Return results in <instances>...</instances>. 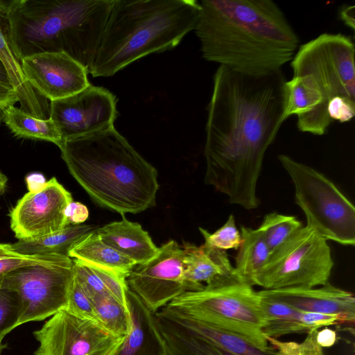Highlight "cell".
Returning <instances> with one entry per match:
<instances>
[{
  "label": "cell",
  "mask_w": 355,
  "mask_h": 355,
  "mask_svg": "<svg viewBox=\"0 0 355 355\" xmlns=\"http://www.w3.org/2000/svg\"><path fill=\"white\" fill-rule=\"evenodd\" d=\"M27 82L50 101L70 96L87 87L88 69L64 53H42L21 60Z\"/></svg>",
  "instance_id": "cell-15"
},
{
  "label": "cell",
  "mask_w": 355,
  "mask_h": 355,
  "mask_svg": "<svg viewBox=\"0 0 355 355\" xmlns=\"http://www.w3.org/2000/svg\"><path fill=\"white\" fill-rule=\"evenodd\" d=\"M7 347V345H4L2 343V341H0V355H1V353L3 350Z\"/></svg>",
  "instance_id": "cell-44"
},
{
  "label": "cell",
  "mask_w": 355,
  "mask_h": 355,
  "mask_svg": "<svg viewBox=\"0 0 355 355\" xmlns=\"http://www.w3.org/2000/svg\"><path fill=\"white\" fill-rule=\"evenodd\" d=\"M96 230L76 243L69 250V257L112 270L127 278L137 264L105 243Z\"/></svg>",
  "instance_id": "cell-24"
},
{
  "label": "cell",
  "mask_w": 355,
  "mask_h": 355,
  "mask_svg": "<svg viewBox=\"0 0 355 355\" xmlns=\"http://www.w3.org/2000/svg\"><path fill=\"white\" fill-rule=\"evenodd\" d=\"M195 28L202 58L249 76L282 71L300 38L271 0H202Z\"/></svg>",
  "instance_id": "cell-2"
},
{
  "label": "cell",
  "mask_w": 355,
  "mask_h": 355,
  "mask_svg": "<svg viewBox=\"0 0 355 355\" xmlns=\"http://www.w3.org/2000/svg\"><path fill=\"white\" fill-rule=\"evenodd\" d=\"M7 177L0 171V195L5 192L7 186Z\"/></svg>",
  "instance_id": "cell-42"
},
{
  "label": "cell",
  "mask_w": 355,
  "mask_h": 355,
  "mask_svg": "<svg viewBox=\"0 0 355 355\" xmlns=\"http://www.w3.org/2000/svg\"><path fill=\"white\" fill-rule=\"evenodd\" d=\"M355 47L352 39L322 33L300 45L291 61L293 76H300L321 96L320 106L297 120L302 132L323 135L334 121H350L355 114Z\"/></svg>",
  "instance_id": "cell-6"
},
{
  "label": "cell",
  "mask_w": 355,
  "mask_h": 355,
  "mask_svg": "<svg viewBox=\"0 0 355 355\" xmlns=\"http://www.w3.org/2000/svg\"><path fill=\"white\" fill-rule=\"evenodd\" d=\"M71 194L55 178L37 191H28L10 212V227L19 240H30L57 233L67 226L65 215Z\"/></svg>",
  "instance_id": "cell-14"
},
{
  "label": "cell",
  "mask_w": 355,
  "mask_h": 355,
  "mask_svg": "<svg viewBox=\"0 0 355 355\" xmlns=\"http://www.w3.org/2000/svg\"><path fill=\"white\" fill-rule=\"evenodd\" d=\"M196 0H114L96 57L93 77H110L133 62L171 50L195 30Z\"/></svg>",
  "instance_id": "cell-5"
},
{
  "label": "cell",
  "mask_w": 355,
  "mask_h": 355,
  "mask_svg": "<svg viewBox=\"0 0 355 355\" xmlns=\"http://www.w3.org/2000/svg\"><path fill=\"white\" fill-rule=\"evenodd\" d=\"M85 264L89 266L99 277L107 292L119 302L127 306L126 292L128 286L126 282V277L105 268Z\"/></svg>",
  "instance_id": "cell-35"
},
{
  "label": "cell",
  "mask_w": 355,
  "mask_h": 355,
  "mask_svg": "<svg viewBox=\"0 0 355 355\" xmlns=\"http://www.w3.org/2000/svg\"><path fill=\"white\" fill-rule=\"evenodd\" d=\"M17 102L19 98L14 88L0 83V107L6 108Z\"/></svg>",
  "instance_id": "cell-37"
},
{
  "label": "cell",
  "mask_w": 355,
  "mask_h": 355,
  "mask_svg": "<svg viewBox=\"0 0 355 355\" xmlns=\"http://www.w3.org/2000/svg\"><path fill=\"white\" fill-rule=\"evenodd\" d=\"M184 254V249L171 240L159 248L150 261L135 265L126 278L129 289L153 313L187 291Z\"/></svg>",
  "instance_id": "cell-12"
},
{
  "label": "cell",
  "mask_w": 355,
  "mask_h": 355,
  "mask_svg": "<svg viewBox=\"0 0 355 355\" xmlns=\"http://www.w3.org/2000/svg\"><path fill=\"white\" fill-rule=\"evenodd\" d=\"M302 227L293 216L271 212L265 215L259 228L271 254Z\"/></svg>",
  "instance_id": "cell-29"
},
{
  "label": "cell",
  "mask_w": 355,
  "mask_h": 355,
  "mask_svg": "<svg viewBox=\"0 0 355 355\" xmlns=\"http://www.w3.org/2000/svg\"><path fill=\"white\" fill-rule=\"evenodd\" d=\"M114 0H9L7 17L14 52L64 53L89 69Z\"/></svg>",
  "instance_id": "cell-4"
},
{
  "label": "cell",
  "mask_w": 355,
  "mask_h": 355,
  "mask_svg": "<svg viewBox=\"0 0 355 355\" xmlns=\"http://www.w3.org/2000/svg\"><path fill=\"white\" fill-rule=\"evenodd\" d=\"M65 311L79 318L96 321L92 300L75 279L74 275Z\"/></svg>",
  "instance_id": "cell-34"
},
{
  "label": "cell",
  "mask_w": 355,
  "mask_h": 355,
  "mask_svg": "<svg viewBox=\"0 0 355 355\" xmlns=\"http://www.w3.org/2000/svg\"><path fill=\"white\" fill-rule=\"evenodd\" d=\"M1 277H0V287H1Z\"/></svg>",
  "instance_id": "cell-45"
},
{
  "label": "cell",
  "mask_w": 355,
  "mask_h": 355,
  "mask_svg": "<svg viewBox=\"0 0 355 355\" xmlns=\"http://www.w3.org/2000/svg\"><path fill=\"white\" fill-rule=\"evenodd\" d=\"M116 102L110 91L89 84L75 94L50 101L49 118L65 141L114 126Z\"/></svg>",
  "instance_id": "cell-13"
},
{
  "label": "cell",
  "mask_w": 355,
  "mask_h": 355,
  "mask_svg": "<svg viewBox=\"0 0 355 355\" xmlns=\"http://www.w3.org/2000/svg\"><path fill=\"white\" fill-rule=\"evenodd\" d=\"M315 340L321 347H331L336 342V332L328 327H325L321 330H318L315 335Z\"/></svg>",
  "instance_id": "cell-38"
},
{
  "label": "cell",
  "mask_w": 355,
  "mask_h": 355,
  "mask_svg": "<svg viewBox=\"0 0 355 355\" xmlns=\"http://www.w3.org/2000/svg\"><path fill=\"white\" fill-rule=\"evenodd\" d=\"M8 1L0 0V60L3 63L10 81L15 90L21 110L41 119L49 115L50 105L27 82L21 69V62L12 49L7 17Z\"/></svg>",
  "instance_id": "cell-20"
},
{
  "label": "cell",
  "mask_w": 355,
  "mask_h": 355,
  "mask_svg": "<svg viewBox=\"0 0 355 355\" xmlns=\"http://www.w3.org/2000/svg\"><path fill=\"white\" fill-rule=\"evenodd\" d=\"M339 16L343 23L354 31V6H343L339 12Z\"/></svg>",
  "instance_id": "cell-39"
},
{
  "label": "cell",
  "mask_w": 355,
  "mask_h": 355,
  "mask_svg": "<svg viewBox=\"0 0 355 355\" xmlns=\"http://www.w3.org/2000/svg\"><path fill=\"white\" fill-rule=\"evenodd\" d=\"M278 160L291 178L296 204L306 225L327 241L355 244V208L336 185L315 168L280 154Z\"/></svg>",
  "instance_id": "cell-7"
},
{
  "label": "cell",
  "mask_w": 355,
  "mask_h": 355,
  "mask_svg": "<svg viewBox=\"0 0 355 355\" xmlns=\"http://www.w3.org/2000/svg\"><path fill=\"white\" fill-rule=\"evenodd\" d=\"M60 149L71 175L101 207L123 215L155 206L156 168L114 126L67 139Z\"/></svg>",
  "instance_id": "cell-3"
},
{
  "label": "cell",
  "mask_w": 355,
  "mask_h": 355,
  "mask_svg": "<svg viewBox=\"0 0 355 355\" xmlns=\"http://www.w3.org/2000/svg\"><path fill=\"white\" fill-rule=\"evenodd\" d=\"M0 83H3L7 86L12 87V84L10 81L7 71L1 60H0Z\"/></svg>",
  "instance_id": "cell-41"
},
{
  "label": "cell",
  "mask_w": 355,
  "mask_h": 355,
  "mask_svg": "<svg viewBox=\"0 0 355 355\" xmlns=\"http://www.w3.org/2000/svg\"><path fill=\"white\" fill-rule=\"evenodd\" d=\"M33 336L40 343L34 355H115L124 338L65 310L52 315Z\"/></svg>",
  "instance_id": "cell-11"
},
{
  "label": "cell",
  "mask_w": 355,
  "mask_h": 355,
  "mask_svg": "<svg viewBox=\"0 0 355 355\" xmlns=\"http://www.w3.org/2000/svg\"><path fill=\"white\" fill-rule=\"evenodd\" d=\"M69 257L59 254L25 255L11 248V244L0 243V277L17 268L61 262Z\"/></svg>",
  "instance_id": "cell-30"
},
{
  "label": "cell",
  "mask_w": 355,
  "mask_h": 355,
  "mask_svg": "<svg viewBox=\"0 0 355 355\" xmlns=\"http://www.w3.org/2000/svg\"><path fill=\"white\" fill-rule=\"evenodd\" d=\"M18 137L52 142L59 148L64 141L53 121L34 117L15 105L5 109L3 121Z\"/></svg>",
  "instance_id": "cell-27"
},
{
  "label": "cell",
  "mask_w": 355,
  "mask_h": 355,
  "mask_svg": "<svg viewBox=\"0 0 355 355\" xmlns=\"http://www.w3.org/2000/svg\"><path fill=\"white\" fill-rule=\"evenodd\" d=\"M259 296L264 317L262 332L267 337L277 338L292 334L307 333L341 322L335 315L302 311L282 302Z\"/></svg>",
  "instance_id": "cell-19"
},
{
  "label": "cell",
  "mask_w": 355,
  "mask_h": 355,
  "mask_svg": "<svg viewBox=\"0 0 355 355\" xmlns=\"http://www.w3.org/2000/svg\"><path fill=\"white\" fill-rule=\"evenodd\" d=\"M199 230L204 238V245L210 248L224 251L238 250L241 243V232L236 226L233 214H230L223 226L214 233L202 227H199Z\"/></svg>",
  "instance_id": "cell-31"
},
{
  "label": "cell",
  "mask_w": 355,
  "mask_h": 355,
  "mask_svg": "<svg viewBox=\"0 0 355 355\" xmlns=\"http://www.w3.org/2000/svg\"><path fill=\"white\" fill-rule=\"evenodd\" d=\"M96 232L105 243L137 265L150 261L159 250L140 224L125 218L98 227Z\"/></svg>",
  "instance_id": "cell-21"
},
{
  "label": "cell",
  "mask_w": 355,
  "mask_h": 355,
  "mask_svg": "<svg viewBox=\"0 0 355 355\" xmlns=\"http://www.w3.org/2000/svg\"><path fill=\"white\" fill-rule=\"evenodd\" d=\"M155 317L168 355H236L185 327L165 307L155 312Z\"/></svg>",
  "instance_id": "cell-22"
},
{
  "label": "cell",
  "mask_w": 355,
  "mask_h": 355,
  "mask_svg": "<svg viewBox=\"0 0 355 355\" xmlns=\"http://www.w3.org/2000/svg\"><path fill=\"white\" fill-rule=\"evenodd\" d=\"M164 307L185 327L236 355H282L270 345L268 349H261L239 334L196 319L168 306Z\"/></svg>",
  "instance_id": "cell-23"
},
{
  "label": "cell",
  "mask_w": 355,
  "mask_h": 355,
  "mask_svg": "<svg viewBox=\"0 0 355 355\" xmlns=\"http://www.w3.org/2000/svg\"><path fill=\"white\" fill-rule=\"evenodd\" d=\"M334 265L327 241L312 227L302 226L270 254L254 286L264 290L323 286Z\"/></svg>",
  "instance_id": "cell-9"
},
{
  "label": "cell",
  "mask_w": 355,
  "mask_h": 355,
  "mask_svg": "<svg viewBox=\"0 0 355 355\" xmlns=\"http://www.w3.org/2000/svg\"><path fill=\"white\" fill-rule=\"evenodd\" d=\"M98 228L88 224L68 225L59 232L41 238L19 240L11 244L15 252L25 255L59 254L69 257L71 248Z\"/></svg>",
  "instance_id": "cell-25"
},
{
  "label": "cell",
  "mask_w": 355,
  "mask_h": 355,
  "mask_svg": "<svg viewBox=\"0 0 355 355\" xmlns=\"http://www.w3.org/2000/svg\"><path fill=\"white\" fill-rule=\"evenodd\" d=\"M166 306L239 334L261 349L270 347L262 332L264 317L260 296L247 284L186 291Z\"/></svg>",
  "instance_id": "cell-8"
},
{
  "label": "cell",
  "mask_w": 355,
  "mask_h": 355,
  "mask_svg": "<svg viewBox=\"0 0 355 355\" xmlns=\"http://www.w3.org/2000/svg\"><path fill=\"white\" fill-rule=\"evenodd\" d=\"M73 263L74 278L92 300L108 293L99 277L89 266L75 259Z\"/></svg>",
  "instance_id": "cell-33"
},
{
  "label": "cell",
  "mask_w": 355,
  "mask_h": 355,
  "mask_svg": "<svg viewBox=\"0 0 355 355\" xmlns=\"http://www.w3.org/2000/svg\"><path fill=\"white\" fill-rule=\"evenodd\" d=\"M26 182L29 191H37L46 184L45 178L42 174L33 173L28 175Z\"/></svg>",
  "instance_id": "cell-40"
},
{
  "label": "cell",
  "mask_w": 355,
  "mask_h": 355,
  "mask_svg": "<svg viewBox=\"0 0 355 355\" xmlns=\"http://www.w3.org/2000/svg\"><path fill=\"white\" fill-rule=\"evenodd\" d=\"M126 300L130 329L115 355H168L155 313L129 288Z\"/></svg>",
  "instance_id": "cell-18"
},
{
  "label": "cell",
  "mask_w": 355,
  "mask_h": 355,
  "mask_svg": "<svg viewBox=\"0 0 355 355\" xmlns=\"http://www.w3.org/2000/svg\"><path fill=\"white\" fill-rule=\"evenodd\" d=\"M183 249L187 291L243 282L236 275L225 251L204 244L196 246L190 243L184 244Z\"/></svg>",
  "instance_id": "cell-17"
},
{
  "label": "cell",
  "mask_w": 355,
  "mask_h": 355,
  "mask_svg": "<svg viewBox=\"0 0 355 355\" xmlns=\"http://www.w3.org/2000/svg\"><path fill=\"white\" fill-rule=\"evenodd\" d=\"M65 215L69 225L82 224L88 218L89 211L81 202L72 201L67 206Z\"/></svg>",
  "instance_id": "cell-36"
},
{
  "label": "cell",
  "mask_w": 355,
  "mask_h": 355,
  "mask_svg": "<svg viewBox=\"0 0 355 355\" xmlns=\"http://www.w3.org/2000/svg\"><path fill=\"white\" fill-rule=\"evenodd\" d=\"M71 258L52 264L14 270L1 277V287L15 291L21 303L20 324L40 321L65 310L73 280Z\"/></svg>",
  "instance_id": "cell-10"
},
{
  "label": "cell",
  "mask_w": 355,
  "mask_h": 355,
  "mask_svg": "<svg viewBox=\"0 0 355 355\" xmlns=\"http://www.w3.org/2000/svg\"><path fill=\"white\" fill-rule=\"evenodd\" d=\"M282 71L249 76L218 66L207 107L204 181L230 203L257 209L266 153L284 122Z\"/></svg>",
  "instance_id": "cell-1"
},
{
  "label": "cell",
  "mask_w": 355,
  "mask_h": 355,
  "mask_svg": "<svg viewBox=\"0 0 355 355\" xmlns=\"http://www.w3.org/2000/svg\"><path fill=\"white\" fill-rule=\"evenodd\" d=\"M263 297L282 302L296 309L337 316L341 322L355 321V297L352 293L331 285L319 288H286L258 291Z\"/></svg>",
  "instance_id": "cell-16"
},
{
  "label": "cell",
  "mask_w": 355,
  "mask_h": 355,
  "mask_svg": "<svg viewBox=\"0 0 355 355\" xmlns=\"http://www.w3.org/2000/svg\"><path fill=\"white\" fill-rule=\"evenodd\" d=\"M21 306L17 293L0 287V341L20 324Z\"/></svg>",
  "instance_id": "cell-32"
},
{
  "label": "cell",
  "mask_w": 355,
  "mask_h": 355,
  "mask_svg": "<svg viewBox=\"0 0 355 355\" xmlns=\"http://www.w3.org/2000/svg\"><path fill=\"white\" fill-rule=\"evenodd\" d=\"M5 109L6 108L0 107V125L1 124V122L3 121Z\"/></svg>",
  "instance_id": "cell-43"
},
{
  "label": "cell",
  "mask_w": 355,
  "mask_h": 355,
  "mask_svg": "<svg viewBox=\"0 0 355 355\" xmlns=\"http://www.w3.org/2000/svg\"><path fill=\"white\" fill-rule=\"evenodd\" d=\"M96 322L110 333L126 336L130 329L128 309L109 293L92 300Z\"/></svg>",
  "instance_id": "cell-28"
},
{
  "label": "cell",
  "mask_w": 355,
  "mask_h": 355,
  "mask_svg": "<svg viewBox=\"0 0 355 355\" xmlns=\"http://www.w3.org/2000/svg\"><path fill=\"white\" fill-rule=\"evenodd\" d=\"M240 232L241 243L234 268L243 282L253 286L257 275L267 263L270 252L259 227L241 226Z\"/></svg>",
  "instance_id": "cell-26"
}]
</instances>
